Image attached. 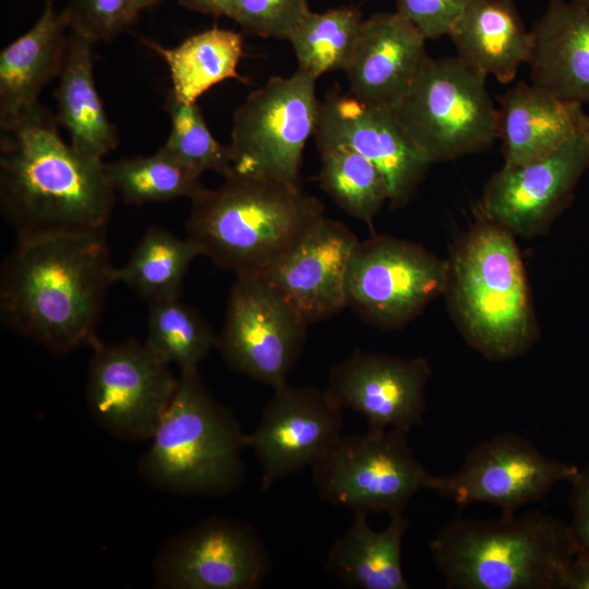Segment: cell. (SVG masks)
Masks as SVG:
<instances>
[{"mask_svg": "<svg viewBox=\"0 0 589 589\" xmlns=\"http://www.w3.org/2000/svg\"><path fill=\"white\" fill-rule=\"evenodd\" d=\"M39 101L0 125V209L16 239L106 232L115 191L106 164L65 144Z\"/></svg>", "mask_w": 589, "mask_h": 589, "instance_id": "6da1fadb", "label": "cell"}, {"mask_svg": "<svg viewBox=\"0 0 589 589\" xmlns=\"http://www.w3.org/2000/svg\"><path fill=\"white\" fill-rule=\"evenodd\" d=\"M106 232L16 239L0 274V317L55 353L93 347L115 266Z\"/></svg>", "mask_w": 589, "mask_h": 589, "instance_id": "7a4b0ae2", "label": "cell"}, {"mask_svg": "<svg viewBox=\"0 0 589 589\" xmlns=\"http://www.w3.org/2000/svg\"><path fill=\"white\" fill-rule=\"evenodd\" d=\"M447 263L444 296L467 344L489 360L526 353L540 329L515 236L476 213Z\"/></svg>", "mask_w": 589, "mask_h": 589, "instance_id": "3957f363", "label": "cell"}, {"mask_svg": "<svg viewBox=\"0 0 589 589\" xmlns=\"http://www.w3.org/2000/svg\"><path fill=\"white\" fill-rule=\"evenodd\" d=\"M191 202L187 237L236 275H261L324 216L323 203L299 185L233 171Z\"/></svg>", "mask_w": 589, "mask_h": 589, "instance_id": "277c9868", "label": "cell"}, {"mask_svg": "<svg viewBox=\"0 0 589 589\" xmlns=\"http://www.w3.org/2000/svg\"><path fill=\"white\" fill-rule=\"evenodd\" d=\"M429 549L446 587L456 589H561L578 550L569 524L540 510L457 517Z\"/></svg>", "mask_w": 589, "mask_h": 589, "instance_id": "5b68a950", "label": "cell"}, {"mask_svg": "<svg viewBox=\"0 0 589 589\" xmlns=\"http://www.w3.org/2000/svg\"><path fill=\"white\" fill-rule=\"evenodd\" d=\"M244 436L232 412L207 390L199 370L181 371L139 472L152 486L175 494L230 493L244 479Z\"/></svg>", "mask_w": 589, "mask_h": 589, "instance_id": "8992f818", "label": "cell"}, {"mask_svg": "<svg viewBox=\"0 0 589 589\" xmlns=\"http://www.w3.org/2000/svg\"><path fill=\"white\" fill-rule=\"evenodd\" d=\"M485 80L458 57H429L393 110L431 164L482 152L498 139V110Z\"/></svg>", "mask_w": 589, "mask_h": 589, "instance_id": "52a82bcc", "label": "cell"}, {"mask_svg": "<svg viewBox=\"0 0 589 589\" xmlns=\"http://www.w3.org/2000/svg\"><path fill=\"white\" fill-rule=\"evenodd\" d=\"M406 436L394 429L342 434L311 467L318 496L353 513H404L418 491H434L437 481L414 457Z\"/></svg>", "mask_w": 589, "mask_h": 589, "instance_id": "ba28073f", "label": "cell"}, {"mask_svg": "<svg viewBox=\"0 0 589 589\" xmlns=\"http://www.w3.org/2000/svg\"><path fill=\"white\" fill-rule=\"evenodd\" d=\"M317 79L297 70L253 91L232 117V171L299 185L303 149L314 134Z\"/></svg>", "mask_w": 589, "mask_h": 589, "instance_id": "9c48e42d", "label": "cell"}, {"mask_svg": "<svg viewBox=\"0 0 589 589\" xmlns=\"http://www.w3.org/2000/svg\"><path fill=\"white\" fill-rule=\"evenodd\" d=\"M448 263L423 245L373 235L354 250L346 280V303L363 322L399 329L444 294Z\"/></svg>", "mask_w": 589, "mask_h": 589, "instance_id": "30bf717a", "label": "cell"}, {"mask_svg": "<svg viewBox=\"0 0 589 589\" xmlns=\"http://www.w3.org/2000/svg\"><path fill=\"white\" fill-rule=\"evenodd\" d=\"M308 326L263 277L236 275L217 349L231 370L275 389L288 384L303 351Z\"/></svg>", "mask_w": 589, "mask_h": 589, "instance_id": "8fae6325", "label": "cell"}, {"mask_svg": "<svg viewBox=\"0 0 589 589\" xmlns=\"http://www.w3.org/2000/svg\"><path fill=\"white\" fill-rule=\"evenodd\" d=\"M92 349L86 402L93 419L119 440H151L178 386L170 364L135 339L98 340Z\"/></svg>", "mask_w": 589, "mask_h": 589, "instance_id": "7c38bea8", "label": "cell"}, {"mask_svg": "<svg viewBox=\"0 0 589 589\" xmlns=\"http://www.w3.org/2000/svg\"><path fill=\"white\" fill-rule=\"evenodd\" d=\"M271 568L268 548L250 524L209 517L169 539L153 574L161 589H254Z\"/></svg>", "mask_w": 589, "mask_h": 589, "instance_id": "4fadbf2b", "label": "cell"}, {"mask_svg": "<svg viewBox=\"0 0 589 589\" xmlns=\"http://www.w3.org/2000/svg\"><path fill=\"white\" fill-rule=\"evenodd\" d=\"M588 168L586 129L546 156L522 165H504L486 182L477 213L514 236L543 235L568 206Z\"/></svg>", "mask_w": 589, "mask_h": 589, "instance_id": "5bb4252c", "label": "cell"}, {"mask_svg": "<svg viewBox=\"0 0 589 589\" xmlns=\"http://www.w3.org/2000/svg\"><path fill=\"white\" fill-rule=\"evenodd\" d=\"M578 469L545 457L516 433H501L473 447L459 470L437 477L434 491L461 506L489 503L501 514H515L543 498L556 483L570 481Z\"/></svg>", "mask_w": 589, "mask_h": 589, "instance_id": "9a60e30c", "label": "cell"}, {"mask_svg": "<svg viewBox=\"0 0 589 589\" xmlns=\"http://www.w3.org/2000/svg\"><path fill=\"white\" fill-rule=\"evenodd\" d=\"M342 425V409L326 389L275 388L256 428L244 436L262 468V490L311 468L341 437Z\"/></svg>", "mask_w": 589, "mask_h": 589, "instance_id": "2e32d148", "label": "cell"}, {"mask_svg": "<svg viewBox=\"0 0 589 589\" xmlns=\"http://www.w3.org/2000/svg\"><path fill=\"white\" fill-rule=\"evenodd\" d=\"M316 146L344 145L369 159L383 175L393 207L405 205L432 165L407 135L394 112L336 92L320 103Z\"/></svg>", "mask_w": 589, "mask_h": 589, "instance_id": "e0dca14e", "label": "cell"}, {"mask_svg": "<svg viewBox=\"0 0 589 589\" xmlns=\"http://www.w3.org/2000/svg\"><path fill=\"white\" fill-rule=\"evenodd\" d=\"M431 373L424 358L357 349L330 369L325 389L342 410L362 414L369 430L408 433L423 422Z\"/></svg>", "mask_w": 589, "mask_h": 589, "instance_id": "ac0fdd59", "label": "cell"}, {"mask_svg": "<svg viewBox=\"0 0 589 589\" xmlns=\"http://www.w3.org/2000/svg\"><path fill=\"white\" fill-rule=\"evenodd\" d=\"M359 242L342 223L324 215L259 276L309 325L325 321L347 306V273Z\"/></svg>", "mask_w": 589, "mask_h": 589, "instance_id": "d6986e66", "label": "cell"}, {"mask_svg": "<svg viewBox=\"0 0 589 589\" xmlns=\"http://www.w3.org/2000/svg\"><path fill=\"white\" fill-rule=\"evenodd\" d=\"M425 38L397 12L364 20L346 68L350 95L359 101L394 110L429 58Z\"/></svg>", "mask_w": 589, "mask_h": 589, "instance_id": "ffe728a7", "label": "cell"}, {"mask_svg": "<svg viewBox=\"0 0 589 589\" xmlns=\"http://www.w3.org/2000/svg\"><path fill=\"white\" fill-rule=\"evenodd\" d=\"M530 35L532 84L564 101L589 104V2L551 0Z\"/></svg>", "mask_w": 589, "mask_h": 589, "instance_id": "44dd1931", "label": "cell"}, {"mask_svg": "<svg viewBox=\"0 0 589 589\" xmlns=\"http://www.w3.org/2000/svg\"><path fill=\"white\" fill-rule=\"evenodd\" d=\"M498 139L504 165L539 159L587 129L582 106L564 101L543 88L518 82L497 96Z\"/></svg>", "mask_w": 589, "mask_h": 589, "instance_id": "7402d4cb", "label": "cell"}, {"mask_svg": "<svg viewBox=\"0 0 589 589\" xmlns=\"http://www.w3.org/2000/svg\"><path fill=\"white\" fill-rule=\"evenodd\" d=\"M69 35L65 11L47 0L35 24L0 53V125L38 103L47 83L59 75Z\"/></svg>", "mask_w": 589, "mask_h": 589, "instance_id": "603a6c76", "label": "cell"}, {"mask_svg": "<svg viewBox=\"0 0 589 589\" xmlns=\"http://www.w3.org/2000/svg\"><path fill=\"white\" fill-rule=\"evenodd\" d=\"M448 36L461 61L504 84L527 63L531 48L514 0H468Z\"/></svg>", "mask_w": 589, "mask_h": 589, "instance_id": "cb8c5ba5", "label": "cell"}, {"mask_svg": "<svg viewBox=\"0 0 589 589\" xmlns=\"http://www.w3.org/2000/svg\"><path fill=\"white\" fill-rule=\"evenodd\" d=\"M93 45V41L69 28L55 91L56 117L59 124L68 130L70 144L80 155L103 160L119 144V135L95 85Z\"/></svg>", "mask_w": 589, "mask_h": 589, "instance_id": "d4e9b609", "label": "cell"}, {"mask_svg": "<svg viewBox=\"0 0 589 589\" xmlns=\"http://www.w3.org/2000/svg\"><path fill=\"white\" fill-rule=\"evenodd\" d=\"M366 517L353 513L351 525L327 554L325 570L350 588L409 589L401 565L407 519L402 513L389 515L388 525L377 531Z\"/></svg>", "mask_w": 589, "mask_h": 589, "instance_id": "484cf974", "label": "cell"}, {"mask_svg": "<svg viewBox=\"0 0 589 589\" xmlns=\"http://www.w3.org/2000/svg\"><path fill=\"white\" fill-rule=\"evenodd\" d=\"M144 43L166 61L172 83L171 93L181 101L196 103L212 86L241 79L237 67L243 53L240 33L214 26L194 34L173 48Z\"/></svg>", "mask_w": 589, "mask_h": 589, "instance_id": "4316f807", "label": "cell"}, {"mask_svg": "<svg viewBox=\"0 0 589 589\" xmlns=\"http://www.w3.org/2000/svg\"><path fill=\"white\" fill-rule=\"evenodd\" d=\"M199 255L202 252L190 238L149 227L128 262L115 268V281L127 285L151 302L177 298L191 262Z\"/></svg>", "mask_w": 589, "mask_h": 589, "instance_id": "83f0119b", "label": "cell"}, {"mask_svg": "<svg viewBox=\"0 0 589 589\" xmlns=\"http://www.w3.org/2000/svg\"><path fill=\"white\" fill-rule=\"evenodd\" d=\"M217 342L211 324L179 297L151 302L144 344L164 362L181 371L197 369Z\"/></svg>", "mask_w": 589, "mask_h": 589, "instance_id": "f1b7e54d", "label": "cell"}, {"mask_svg": "<svg viewBox=\"0 0 589 589\" xmlns=\"http://www.w3.org/2000/svg\"><path fill=\"white\" fill-rule=\"evenodd\" d=\"M364 20L359 9L341 7L325 12L309 11L289 37L299 70L320 77L346 70Z\"/></svg>", "mask_w": 589, "mask_h": 589, "instance_id": "f546056e", "label": "cell"}, {"mask_svg": "<svg viewBox=\"0 0 589 589\" xmlns=\"http://www.w3.org/2000/svg\"><path fill=\"white\" fill-rule=\"evenodd\" d=\"M317 149L322 189L348 215L371 226L389 200L383 175L369 159L348 146L324 145Z\"/></svg>", "mask_w": 589, "mask_h": 589, "instance_id": "4dcf8cb0", "label": "cell"}, {"mask_svg": "<svg viewBox=\"0 0 589 589\" xmlns=\"http://www.w3.org/2000/svg\"><path fill=\"white\" fill-rule=\"evenodd\" d=\"M115 193L124 203L143 205L180 197L192 200L203 190L200 175L163 147L151 156H134L106 164Z\"/></svg>", "mask_w": 589, "mask_h": 589, "instance_id": "1f68e13d", "label": "cell"}, {"mask_svg": "<svg viewBox=\"0 0 589 589\" xmlns=\"http://www.w3.org/2000/svg\"><path fill=\"white\" fill-rule=\"evenodd\" d=\"M166 109L171 128L163 148L200 176L207 170L229 176L232 165L228 146L215 140L197 104L183 103L170 92Z\"/></svg>", "mask_w": 589, "mask_h": 589, "instance_id": "d6a6232c", "label": "cell"}, {"mask_svg": "<svg viewBox=\"0 0 589 589\" xmlns=\"http://www.w3.org/2000/svg\"><path fill=\"white\" fill-rule=\"evenodd\" d=\"M69 28L94 44L120 34L137 16L133 0H69Z\"/></svg>", "mask_w": 589, "mask_h": 589, "instance_id": "836d02e7", "label": "cell"}, {"mask_svg": "<svg viewBox=\"0 0 589 589\" xmlns=\"http://www.w3.org/2000/svg\"><path fill=\"white\" fill-rule=\"evenodd\" d=\"M309 11L306 0H237L231 19L255 35L288 40Z\"/></svg>", "mask_w": 589, "mask_h": 589, "instance_id": "e575fe53", "label": "cell"}, {"mask_svg": "<svg viewBox=\"0 0 589 589\" xmlns=\"http://www.w3.org/2000/svg\"><path fill=\"white\" fill-rule=\"evenodd\" d=\"M468 0H396L397 13L412 23L425 39L449 35Z\"/></svg>", "mask_w": 589, "mask_h": 589, "instance_id": "d590c367", "label": "cell"}, {"mask_svg": "<svg viewBox=\"0 0 589 589\" xmlns=\"http://www.w3.org/2000/svg\"><path fill=\"white\" fill-rule=\"evenodd\" d=\"M569 482L572 483L569 527L577 549L589 551V466L579 468Z\"/></svg>", "mask_w": 589, "mask_h": 589, "instance_id": "8d00e7d4", "label": "cell"}, {"mask_svg": "<svg viewBox=\"0 0 589 589\" xmlns=\"http://www.w3.org/2000/svg\"><path fill=\"white\" fill-rule=\"evenodd\" d=\"M564 589H589V551L578 550L567 563L563 578Z\"/></svg>", "mask_w": 589, "mask_h": 589, "instance_id": "74e56055", "label": "cell"}, {"mask_svg": "<svg viewBox=\"0 0 589 589\" xmlns=\"http://www.w3.org/2000/svg\"><path fill=\"white\" fill-rule=\"evenodd\" d=\"M237 0H178L190 10L215 16H228L231 19Z\"/></svg>", "mask_w": 589, "mask_h": 589, "instance_id": "f35d334b", "label": "cell"}, {"mask_svg": "<svg viewBox=\"0 0 589 589\" xmlns=\"http://www.w3.org/2000/svg\"><path fill=\"white\" fill-rule=\"evenodd\" d=\"M159 1L160 0H133V4L137 13H140L142 10L147 9Z\"/></svg>", "mask_w": 589, "mask_h": 589, "instance_id": "ab89813d", "label": "cell"}, {"mask_svg": "<svg viewBox=\"0 0 589 589\" xmlns=\"http://www.w3.org/2000/svg\"><path fill=\"white\" fill-rule=\"evenodd\" d=\"M587 132H588V134H589V116H588Z\"/></svg>", "mask_w": 589, "mask_h": 589, "instance_id": "60d3db41", "label": "cell"}, {"mask_svg": "<svg viewBox=\"0 0 589 589\" xmlns=\"http://www.w3.org/2000/svg\"><path fill=\"white\" fill-rule=\"evenodd\" d=\"M585 1H588V2H589V0H585Z\"/></svg>", "mask_w": 589, "mask_h": 589, "instance_id": "b9f144b4", "label": "cell"}]
</instances>
